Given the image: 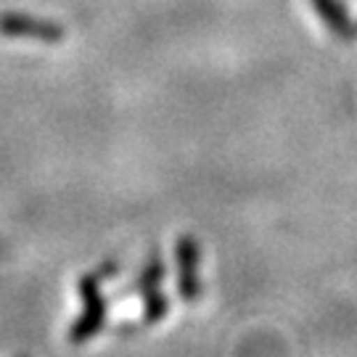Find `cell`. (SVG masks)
<instances>
[{"label":"cell","mask_w":357,"mask_h":357,"mask_svg":"<svg viewBox=\"0 0 357 357\" xmlns=\"http://www.w3.org/2000/svg\"><path fill=\"white\" fill-rule=\"evenodd\" d=\"M116 270H119V265L114 259H109V262H101L98 270L85 273L77 281V296L82 299V312L69 328V344H88L103 331V326L109 320V299L101 294V283L114 278Z\"/></svg>","instance_id":"cell-1"},{"label":"cell","mask_w":357,"mask_h":357,"mask_svg":"<svg viewBox=\"0 0 357 357\" xmlns=\"http://www.w3.org/2000/svg\"><path fill=\"white\" fill-rule=\"evenodd\" d=\"M162 278H165V262H162L159 252L153 249L151 255H149V259H146V265H143L138 281H135V289H132L135 294H141V299H143L141 326H156V323L165 320L167 312H169V299L159 291Z\"/></svg>","instance_id":"cell-2"},{"label":"cell","mask_w":357,"mask_h":357,"mask_svg":"<svg viewBox=\"0 0 357 357\" xmlns=\"http://www.w3.org/2000/svg\"><path fill=\"white\" fill-rule=\"evenodd\" d=\"M0 38L59 45V43H64L66 29L61 24L51 22V19H40V16H32V13L3 11L0 13Z\"/></svg>","instance_id":"cell-3"},{"label":"cell","mask_w":357,"mask_h":357,"mask_svg":"<svg viewBox=\"0 0 357 357\" xmlns=\"http://www.w3.org/2000/svg\"><path fill=\"white\" fill-rule=\"evenodd\" d=\"M175 259H178V294L183 302H199L202 296V281H199V262L202 249L193 236H180L175 243Z\"/></svg>","instance_id":"cell-4"},{"label":"cell","mask_w":357,"mask_h":357,"mask_svg":"<svg viewBox=\"0 0 357 357\" xmlns=\"http://www.w3.org/2000/svg\"><path fill=\"white\" fill-rule=\"evenodd\" d=\"M310 6L315 8L318 19L339 43H355V22L349 19V11L342 0H310Z\"/></svg>","instance_id":"cell-5"},{"label":"cell","mask_w":357,"mask_h":357,"mask_svg":"<svg viewBox=\"0 0 357 357\" xmlns=\"http://www.w3.org/2000/svg\"><path fill=\"white\" fill-rule=\"evenodd\" d=\"M0 257H8V246L0 241Z\"/></svg>","instance_id":"cell-6"},{"label":"cell","mask_w":357,"mask_h":357,"mask_svg":"<svg viewBox=\"0 0 357 357\" xmlns=\"http://www.w3.org/2000/svg\"><path fill=\"white\" fill-rule=\"evenodd\" d=\"M355 32H357V22H355Z\"/></svg>","instance_id":"cell-7"},{"label":"cell","mask_w":357,"mask_h":357,"mask_svg":"<svg viewBox=\"0 0 357 357\" xmlns=\"http://www.w3.org/2000/svg\"><path fill=\"white\" fill-rule=\"evenodd\" d=\"M19 357H26V355H19Z\"/></svg>","instance_id":"cell-8"}]
</instances>
